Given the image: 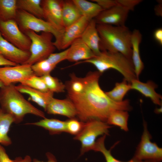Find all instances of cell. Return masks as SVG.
Returning a JSON list of instances; mask_svg holds the SVG:
<instances>
[{"mask_svg":"<svg viewBox=\"0 0 162 162\" xmlns=\"http://www.w3.org/2000/svg\"><path fill=\"white\" fill-rule=\"evenodd\" d=\"M70 79L66 83L65 88L68 96L78 94L83 90L85 85L84 78L77 76L74 73L70 75Z\"/></svg>","mask_w":162,"mask_h":162,"instance_id":"f546056e","label":"cell"},{"mask_svg":"<svg viewBox=\"0 0 162 162\" xmlns=\"http://www.w3.org/2000/svg\"><path fill=\"white\" fill-rule=\"evenodd\" d=\"M106 135H104L97 140L96 142L94 150L101 152L105 157L106 162H155L152 161L140 160L133 158L128 161H122L117 159L112 155L111 149H107L104 145V141Z\"/></svg>","mask_w":162,"mask_h":162,"instance_id":"f1b7e54d","label":"cell"},{"mask_svg":"<svg viewBox=\"0 0 162 162\" xmlns=\"http://www.w3.org/2000/svg\"><path fill=\"white\" fill-rule=\"evenodd\" d=\"M56 66L51 63L46 58L32 65L31 68L35 75L41 77L50 74Z\"/></svg>","mask_w":162,"mask_h":162,"instance_id":"4dcf8cb0","label":"cell"},{"mask_svg":"<svg viewBox=\"0 0 162 162\" xmlns=\"http://www.w3.org/2000/svg\"><path fill=\"white\" fill-rule=\"evenodd\" d=\"M34 74L31 65L28 64L0 67V80L4 86L20 83Z\"/></svg>","mask_w":162,"mask_h":162,"instance_id":"30bf717a","label":"cell"},{"mask_svg":"<svg viewBox=\"0 0 162 162\" xmlns=\"http://www.w3.org/2000/svg\"><path fill=\"white\" fill-rule=\"evenodd\" d=\"M84 63L92 64L101 74L110 69L116 70L129 83L136 79L132 60L119 52L102 51L98 56L76 62L73 65Z\"/></svg>","mask_w":162,"mask_h":162,"instance_id":"277c9868","label":"cell"},{"mask_svg":"<svg viewBox=\"0 0 162 162\" xmlns=\"http://www.w3.org/2000/svg\"><path fill=\"white\" fill-rule=\"evenodd\" d=\"M14 162H33L31 157L28 155L22 158L21 157L16 158L14 160Z\"/></svg>","mask_w":162,"mask_h":162,"instance_id":"b9f144b4","label":"cell"},{"mask_svg":"<svg viewBox=\"0 0 162 162\" xmlns=\"http://www.w3.org/2000/svg\"><path fill=\"white\" fill-rule=\"evenodd\" d=\"M129 116L127 111L116 110L110 114L106 122L109 125L119 127L122 130L127 131L128 130V123Z\"/></svg>","mask_w":162,"mask_h":162,"instance_id":"4316f807","label":"cell"},{"mask_svg":"<svg viewBox=\"0 0 162 162\" xmlns=\"http://www.w3.org/2000/svg\"><path fill=\"white\" fill-rule=\"evenodd\" d=\"M15 87L21 93L28 94L31 100L42 107L45 111L53 98L54 93L50 91L44 92L21 84L15 86Z\"/></svg>","mask_w":162,"mask_h":162,"instance_id":"ac0fdd59","label":"cell"},{"mask_svg":"<svg viewBox=\"0 0 162 162\" xmlns=\"http://www.w3.org/2000/svg\"><path fill=\"white\" fill-rule=\"evenodd\" d=\"M14 120L9 114L4 112L0 106V144L8 146L12 143L8 135L10 128Z\"/></svg>","mask_w":162,"mask_h":162,"instance_id":"603a6c76","label":"cell"},{"mask_svg":"<svg viewBox=\"0 0 162 162\" xmlns=\"http://www.w3.org/2000/svg\"><path fill=\"white\" fill-rule=\"evenodd\" d=\"M154 37L155 40L161 45H162V28H158L154 31Z\"/></svg>","mask_w":162,"mask_h":162,"instance_id":"f35d334b","label":"cell"},{"mask_svg":"<svg viewBox=\"0 0 162 162\" xmlns=\"http://www.w3.org/2000/svg\"><path fill=\"white\" fill-rule=\"evenodd\" d=\"M68 51V48L59 52L53 53L47 59L51 63L56 66L60 62L66 60Z\"/></svg>","mask_w":162,"mask_h":162,"instance_id":"e575fe53","label":"cell"},{"mask_svg":"<svg viewBox=\"0 0 162 162\" xmlns=\"http://www.w3.org/2000/svg\"><path fill=\"white\" fill-rule=\"evenodd\" d=\"M66 122L67 132L75 136L81 130L84 123L74 118H70Z\"/></svg>","mask_w":162,"mask_h":162,"instance_id":"836d02e7","label":"cell"},{"mask_svg":"<svg viewBox=\"0 0 162 162\" xmlns=\"http://www.w3.org/2000/svg\"><path fill=\"white\" fill-rule=\"evenodd\" d=\"M15 20L20 30L24 33L30 30L36 33L41 32L51 33L55 38V46L59 42L63 32L58 30L50 23L24 10L18 9Z\"/></svg>","mask_w":162,"mask_h":162,"instance_id":"52a82bcc","label":"cell"},{"mask_svg":"<svg viewBox=\"0 0 162 162\" xmlns=\"http://www.w3.org/2000/svg\"><path fill=\"white\" fill-rule=\"evenodd\" d=\"M41 0H17L18 9L24 10L38 18H44Z\"/></svg>","mask_w":162,"mask_h":162,"instance_id":"d4e9b609","label":"cell"},{"mask_svg":"<svg viewBox=\"0 0 162 162\" xmlns=\"http://www.w3.org/2000/svg\"><path fill=\"white\" fill-rule=\"evenodd\" d=\"M20 84L44 92L50 91L41 77L35 74L22 81Z\"/></svg>","mask_w":162,"mask_h":162,"instance_id":"d6a6232c","label":"cell"},{"mask_svg":"<svg viewBox=\"0 0 162 162\" xmlns=\"http://www.w3.org/2000/svg\"><path fill=\"white\" fill-rule=\"evenodd\" d=\"M27 124L34 125L43 128L47 130L50 134H59L67 132L66 122L54 118H44L39 121L28 123Z\"/></svg>","mask_w":162,"mask_h":162,"instance_id":"7402d4cb","label":"cell"},{"mask_svg":"<svg viewBox=\"0 0 162 162\" xmlns=\"http://www.w3.org/2000/svg\"><path fill=\"white\" fill-rule=\"evenodd\" d=\"M0 162H14L10 158L4 148L0 144Z\"/></svg>","mask_w":162,"mask_h":162,"instance_id":"74e56055","label":"cell"},{"mask_svg":"<svg viewBox=\"0 0 162 162\" xmlns=\"http://www.w3.org/2000/svg\"><path fill=\"white\" fill-rule=\"evenodd\" d=\"M81 13L89 21L94 19L103 10L95 2L86 0H73Z\"/></svg>","mask_w":162,"mask_h":162,"instance_id":"cb8c5ba5","label":"cell"},{"mask_svg":"<svg viewBox=\"0 0 162 162\" xmlns=\"http://www.w3.org/2000/svg\"><path fill=\"white\" fill-rule=\"evenodd\" d=\"M98 4L102 9L106 10L117 5L116 0H92Z\"/></svg>","mask_w":162,"mask_h":162,"instance_id":"8d00e7d4","label":"cell"},{"mask_svg":"<svg viewBox=\"0 0 162 162\" xmlns=\"http://www.w3.org/2000/svg\"><path fill=\"white\" fill-rule=\"evenodd\" d=\"M80 38L96 56L100 54V38L94 19L89 21Z\"/></svg>","mask_w":162,"mask_h":162,"instance_id":"e0dca14e","label":"cell"},{"mask_svg":"<svg viewBox=\"0 0 162 162\" xmlns=\"http://www.w3.org/2000/svg\"><path fill=\"white\" fill-rule=\"evenodd\" d=\"M17 64L7 60L0 55V66H15Z\"/></svg>","mask_w":162,"mask_h":162,"instance_id":"60d3db41","label":"cell"},{"mask_svg":"<svg viewBox=\"0 0 162 162\" xmlns=\"http://www.w3.org/2000/svg\"><path fill=\"white\" fill-rule=\"evenodd\" d=\"M97 28L101 51L119 52L132 60V32L127 27L97 24Z\"/></svg>","mask_w":162,"mask_h":162,"instance_id":"3957f363","label":"cell"},{"mask_svg":"<svg viewBox=\"0 0 162 162\" xmlns=\"http://www.w3.org/2000/svg\"><path fill=\"white\" fill-rule=\"evenodd\" d=\"M142 35L140 31L135 29L132 32L131 42L132 53L131 60L137 79L144 69V64L140 57V46L142 40Z\"/></svg>","mask_w":162,"mask_h":162,"instance_id":"ffe728a7","label":"cell"},{"mask_svg":"<svg viewBox=\"0 0 162 162\" xmlns=\"http://www.w3.org/2000/svg\"><path fill=\"white\" fill-rule=\"evenodd\" d=\"M95 56L90 49L79 38L74 40L68 47L66 60L77 62L91 59Z\"/></svg>","mask_w":162,"mask_h":162,"instance_id":"2e32d148","label":"cell"},{"mask_svg":"<svg viewBox=\"0 0 162 162\" xmlns=\"http://www.w3.org/2000/svg\"><path fill=\"white\" fill-rule=\"evenodd\" d=\"M24 33L30 38L31 43L29 50L30 56L23 64L30 65L47 58L56 48L52 42L53 36L51 33L42 32L40 34L30 30Z\"/></svg>","mask_w":162,"mask_h":162,"instance_id":"5b68a950","label":"cell"},{"mask_svg":"<svg viewBox=\"0 0 162 162\" xmlns=\"http://www.w3.org/2000/svg\"><path fill=\"white\" fill-rule=\"evenodd\" d=\"M62 0H42L41 4L44 18L56 29L63 32L65 29L62 18Z\"/></svg>","mask_w":162,"mask_h":162,"instance_id":"8fae6325","label":"cell"},{"mask_svg":"<svg viewBox=\"0 0 162 162\" xmlns=\"http://www.w3.org/2000/svg\"><path fill=\"white\" fill-rule=\"evenodd\" d=\"M46 156L48 160L47 161H41L38 160L34 158L32 160L33 162H57L55 156L50 152H47L46 154Z\"/></svg>","mask_w":162,"mask_h":162,"instance_id":"ab89813d","label":"cell"},{"mask_svg":"<svg viewBox=\"0 0 162 162\" xmlns=\"http://www.w3.org/2000/svg\"><path fill=\"white\" fill-rule=\"evenodd\" d=\"M155 111V112L157 113H161L162 112V107H161V108L159 109H156Z\"/></svg>","mask_w":162,"mask_h":162,"instance_id":"ee69618b","label":"cell"},{"mask_svg":"<svg viewBox=\"0 0 162 162\" xmlns=\"http://www.w3.org/2000/svg\"><path fill=\"white\" fill-rule=\"evenodd\" d=\"M158 4L155 6L154 10L156 15L158 16L162 15V4L161 0L158 1Z\"/></svg>","mask_w":162,"mask_h":162,"instance_id":"7bdbcfd3","label":"cell"},{"mask_svg":"<svg viewBox=\"0 0 162 162\" xmlns=\"http://www.w3.org/2000/svg\"><path fill=\"white\" fill-rule=\"evenodd\" d=\"M85 122L81 130L74 138L81 142L80 155L94 150L97 138L100 135H109V129L111 127L106 122L97 119H91Z\"/></svg>","mask_w":162,"mask_h":162,"instance_id":"8992f818","label":"cell"},{"mask_svg":"<svg viewBox=\"0 0 162 162\" xmlns=\"http://www.w3.org/2000/svg\"><path fill=\"white\" fill-rule=\"evenodd\" d=\"M17 10V0H0V20H15Z\"/></svg>","mask_w":162,"mask_h":162,"instance_id":"484cf974","label":"cell"},{"mask_svg":"<svg viewBox=\"0 0 162 162\" xmlns=\"http://www.w3.org/2000/svg\"><path fill=\"white\" fill-rule=\"evenodd\" d=\"M0 32L5 39L15 47L29 52L31 40L20 30L15 20L4 21L0 20Z\"/></svg>","mask_w":162,"mask_h":162,"instance_id":"9c48e42d","label":"cell"},{"mask_svg":"<svg viewBox=\"0 0 162 162\" xmlns=\"http://www.w3.org/2000/svg\"><path fill=\"white\" fill-rule=\"evenodd\" d=\"M90 21L83 16L76 22L65 28L56 48L59 50L68 48L74 40L80 37Z\"/></svg>","mask_w":162,"mask_h":162,"instance_id":"4fadbf2b","label":"cell"},{"mask_svg":"<svg viewBox=\"0 0 162 162\" xmlns=\"http://www.w3.org/2000/svg\"><path fill=\"white\" fill-rule=\"evenodd\" d=\"M41 77L44 81L49 90L53 92H64L65 86L57 78L47 74Z\"/></svg>","mask_w":162,"mask_h":162,"instance_id":"1f68e13d","label":"cell"},{"mask_svg":"<svg viewBox=\"0 0 162 162\" xmlns=\"http://www.w3.org/2000/svg\"><path fill=\"white\" fill-rule=\"evenodd\" d=\"M143 131L133 158L140 160L160 162L162 160V148L151 141L146 122H143Z\"/></svg>","mask_w":162,"mask_h":162,"instance_id":"ba28073f","label":"cell"},{"mask_svg":"<svg viewBox=\"0 0 162 162\" xmlns=\"http://www.w3.org/2000/svg\"><path fill=\"white\" fill-rule=\"evenodd\" d=\"M45 111L50 114L63 116L70 118H74L77 115L74 105L69 98L61 100L53 97Z\"/></svg>","mask_w":162,"mask_h":162,"instance_id":"9a60e30c","label":"cell"},{"mask_svg":"<svg viewBox=\"0 0 162 162\" xmlns=\"http://www.w3.org/2000/svg\"><path fill=\"white\" fill-rule=\"evenodd\" d=\"M130 84L131 89L136 90L146 97L150 98L155 104L161 105L162 96L155 92V89L157 86L154 82L148 81L146 83L143 82L135 79L133 80Z\"/></svg>","mask_w":162,"mask_h":162,"instance_id":"d6986e66","label":"cell"},{"mask_svg":"<svg viewBox=\"0 0 162 162\" xmlns=\"http://www.w3.org/2000/svg\"><path fill=\"white\" fill-rule=\"evenodd\" d=\"M4 86V85L0 80V88H2Z\"/></svg>","mask_w":162,"mask_h":162,"instance_id":"f6af8a7d","label":"cell"},{"mask_svg":"<svg viewBox=\"0 0 162 162\" xmlns=\"http://www.w3.org/2000/svg\"><path fill=\"white\" fill-rule=\"evenodd\" d=\"M131 89L130 83L124 79L122 82L116 83L112 89L105 93L113 101L121 102L123 100V99L125 94Z\"/></svg>","mask_w":162,"mask_h":162,"instance_id":"83f0119b","label":"cell"},{"mask_svg":"<svg viewBox=\"0 0 162 162\" xmlns=\"http://www.w3.org/2000/svg\"><path fill=\"white\" fill-rule=\"evenodd\" d=\"M0 106L13 117L16 124L22 122L27 114L46 118L44 113L27 100L13 84L0 88Z\"/></svg>","mask_w":162,"mask_h":162,"instance_id":"7a4b0ae2","label":"cell"},{"mask_svg":"<svg viewBox=\"0 0 162 162\" xmlns=\"http://www.w3.org/2000/svg\"><path fill=\"white\" fill-rule=\"evenodd\" d=\"M129 12L117 5L109 9L102 10L94 19L97 24L124 26Z\"/></svg>","mask_w":162,"mask_h":162,"instance_id":"7c38bea8","label":"cell"},{"mask_svg":"<svg viewBox=\"0 0 162 162\" xmlns=\"http://www.w3.org/2000/svg\"><path fill=\"white\" fill-rule=\"evenodd\" d=\"M100 75L98 71L89 72L84 77L85 85L83 91L77 95L68 96L75 106L77 116L82 122L95 119L106 122L113 111L131 109L129 100L116 102L108 97L99 85Z\"/></svg>","mask_w":162,"mask_h":162,"instance_id":"6da1fadb","label":"cell"},{"mask_svg":"<svg viewBox=\"0 0 162 162\" xmlns=\"http://www.w3.org/2000/svg\"><path fill=\"white\" fill-rule=\"evenodd\" d=\"M117 5L129 11L134 10L135 7L142 2L141 0H116Z\"/></svg>","mask_w":162,"mask_h":162,"instance_id":"d590c367","label":"cell"},{"mask_svg":"<svg viewBox=\"0 0 162 162\" xmlns=\"http://www.w3.org/2000/svg\"><path fill=\"white\" fill-rule=\"evenodd\" d=\"M62 13L65 28L76 22L83 16L73 0L63 1Z\"/></svg>","mask_w":162,"mask_h":162,"instance_id":"44dd1931","label":"cell"},{"mask_svg":"<svg viewBox=\"0 0 162 162\" xmlns=\"http://www.w3.org/2000/svg\"><path fill=\"white\" fill-rule=\"evenodd\" d=\"M0 55L14 63L21 64L27 61L30 53L14 46L5 39L0 32Z\"/></svg>","mask_w":162,"mask_h":162,"instance_id":"5bb4252c","label":"cell"}]
</instances>
